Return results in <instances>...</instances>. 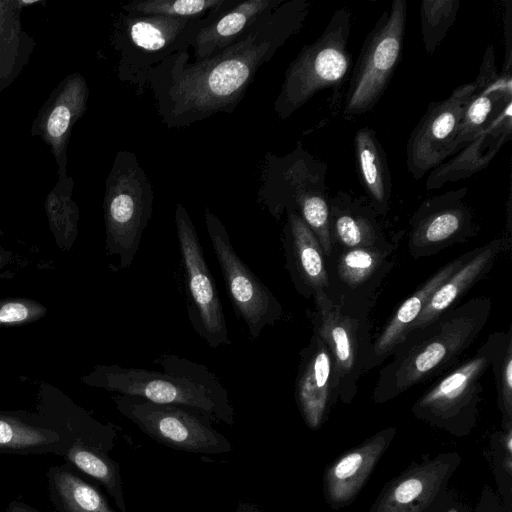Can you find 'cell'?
Segmentation results:
<instances>
[{"label": "cell", "mask_w": 512, "mask_h": 512, "mask_svg": "<svg viewBox=\"0 0 512 512\" xmlns=\"http://www.w3.org/2000/svg\"><path fill=\"white\" fill-rule=\"evenodd\" d=\"M284 0H225L210 11L198 29L191 48L201 61L230 46L242 37L265 13Z\"/></svg>", "instance_id": "cell-22"}, {"label": "cell", "mask_w": 512, "mask_h": 512, "mask_svg": "<svg viewBox=\"0 0 512 512\" xmlns=\"http://www.w3.org/2000/svg\"><path fill=\"white\" fill-rule=\"evenodd\" d=\"M338 398L336 376L329 348L316 334L302 350L295 381V399L305 424L321 427Z\"/></svg>", "instance_id": "cell-18"}, {"label": "cell", "mask_w": 512, "mask_h": 512, "mask_svg": "<svg viewBox=\"0 0 512 512\" xmlns=\"http://www.w3.org/2000/svg\"><path fill=\"white\" fill-rule=\"evenodd\" d=\"M353 147L356 172L365 197L379 215H384L389 209L392 194V178L385 150L370 127L356 131Z\"/></svg>", "instance_id": "cell-26"}, {"label": "cell", "mask_w": 512, "mask_h": 512, "mask_svg": "<svg viewBox=\"0 0 512 512\" xmlns=\"http://www.w3.org/2000/svg\"><path fill=\"white\" fill-rule=\"evenodd\" d=\"M204 18L120 14L111 37L118 53V79L134 86L137 95H142L149 71L176 52L191 48Z\"/></svg>", "instance_id": "cell-7"}, {"label": "cell", "mask_w": 512, "mask_h": 512, "mask_svg": "<svg viewBox=\"0 0 512 512\" xmlns=\"http://www.w3.org/2000/svg\"><path fill=\"white\" fill-rule=\"evenodd\" d=\"M315 333L330 350L336 376L338 397L349 402L355 395L356 382L363 366L368 364L364 346L363 323L343 305L332 300L326 291L314 293ZM367 341V340H365Z\"/></svg>", "instance_id": "cell-13"}, {"label": "cell", "mask_w": 512, "mask_h": 512, "mask_svg": "<svg viewBox=\"0 0 512 512\" xmlns=\"http://www.w3.org/2000/svg\"><path fill=\"white\" fill-rule=\"evenodd\" d=\"M512 135V100L503 104L485 129L450 160L430 171L427 190L473 176L484 170Z\"/></svg>", "instance_id": "cell-21"}, {"label": "cell", "mask_w": 512, "mask_h": 512, "mask_svg": "<svg viewBox=\"0 0 512 512\" xmlns=\"http://www.w3.org/2000/svg\"><path fill=\"white\" fill-rule=\"evenodd\" d=\"M460 0H423L420 27L425 52L432 55L454 24Z\"/></svg>", "instance_id": "cell-33"}, {"label": "cell", "mask_w": 512, "mask_h": 512, "mask_svg": "<svg viewBox=\"0 0 512 512\" xmlns=\"http://www.w3.org/2000/svg\"><path fill=\"white\" fill-rule=\"evenodd\" d=\"M204 220L232 306L256 340L266 326H273L282 317V305L239 257L227 228L208 208Z\"/></svg>", "instance_id": "cell-12"}, {"label": "cell", "mask_w": 512, "mask_h": 512, "mask_svg": "<svg viewBox=\"0 0 512 512\" xmlns=\"http://www.w3.org/2000/svg\"><path fill=\"white\" fill-rule=\"evenodd\" d=\"M489 310V300L473 299L408 333L381 371L375 401L386 402L453 365L482 330Z\"/></svg>", "instance_id": "cell-3"}, {"label": "cell", "mask_w": 512, "mask_h": 512, "mask_svg": "<svg viewBox=\"0 0 512 512\" xmlns=\"http://www.w3.org/2000/svg\"><path fill=\"white\" fill-rule=\"evenodd\" d=\"M501 339L496 337L495 350L491 362L496 376L497 387L500 397V407L505 420L511 425L512 417V345L511 337L508 338L504 350L500 356Z\"/></svg>", "instance_id": "cell-36"}, {"label": "cell", "mask_w": 512, "mask_h": 512, "mask_svg": "<svg viewBox=\"0 0 512 512\" xmlns=\"http://www.w3.org/2000/svg\"><path fill=\"white\" fill-rule=\"evenodd\" d=\"M394 435V427L382 430L327 466L323 476V493L331 508H342L356 498Z\"/></svg>", "instance_id": "cell-19"}, {"label": "cell", "mask_w": 512, "mask_h": 512, "mask_svg": "<svg viewBox=\"0 0 512 512\" xmlns=\"http://www.w3.org/2000/svg\"><path fill=\"white\" fill-rule=\"evenodd\" d=\"M151 182L134 152H117L105 181L106 251L118 269L129 268L153 211Z\"/></svg>", "instance_id": "cell-6"}, {"label": "cell", "mask_w": 512, "mask_h": 512, "mask_svg": "<svg viewBox=\"0 0 512 512\" xmlns=\"http://www.w3.org/2000/svg\"><path fill=\"white\" fill-rule=\"evenodd\" d=\"M331 243L345 248L383 246L379 215L365 196L339 191L328 198Z\"/></svg>", "instance_id": "cell-25"}, {"label": "cell", "mask_w": 512, "mask_h": 512, "mask_svg": "<svg viewBox=\"0 0 512 512\" xmlns=\"http://www.w3.org/2000/svg\"><path fill=\"white\" fill-rule=\"evenodd\" d=\"M156 363L161 371L117 364L100 366L90 381L119 395L185 406L211 420L234 424L235 412L229 392L204 364L167 354L158 357Z\"/></svg>", "instance_id": "cell-2"}, {"label": "cell", "mask_w": 512, "mask_h": 512, "mask_svg": "<svg viewBox=\"0 0 512 512\" xmlns=\"http://www.w3.org/2000/svg\"><path fill=\"white\" fill-rule=\"evenodd\" d=\"M89 88L78 72L68 74L49 95L31 125V135L50 148L58 179L67 176V147L74 124L87 110Z\"/></svg>", "instance_id": "cell-16"}, {"label": "cell", "mask_w": 512, "mask_h": 512, "mask_svg": "<svg viewBox=\"0 0 512 512\" xmlns=\"http://www.w3.org/2000/svg\"><path fill=\"white\" fill-rule=\"evenodd\" d=\"M473 82L475 90L463 110L452 143L453 154L475 139L500 107L512 100V74L498 72L492 45L486 47L479 73Z\"/></svg>", "instance_id": "cell-20"}, {"label": "cell", "mask_w": 512, "mask_h": 512, "mask_svg": "<svg viewBox=\"0 0 512 512\" xmlns=\"http://www.w3.org/2000/svg\"><path fill=\"white\" fill-rule=\"evenodd\" d=\"M236 512H262L257 507L249 503H241Z\"/></svg>", "instance_id": "cell-40"}, {"label": "cell", "mask_w": 512, "mask_h": 512, "mask_svg": "<svg viewBox=\"0 0 512 512\" xmlns=\"http://www.w3.org/2000/svg\"><path fill=\"white\" fill-rule=\"evenodd\" d=\"M467 192L460 187L425 199L411 219L410 245L430 248L471 235L475 222Z\"/></svg>", "instance_id": "cell-17"}, {"label": "cell", "mask_w": 512, "mask_h": 512, "mask_svg": "<svg viewBox=\"0 0 512 512\" xmlns=\"http://www.w3.org/2000/svg\"><path fill=\"white\" fill-rule=\"evenodd\" d=\"M175 224L184 271L188 319L194 331L210 348L230 345L223 306L213 275L195 226L181 203L175 207Z\"/></svg>", "instance_id": "cell-11"}, {"label": "cell", "mask_w": 512, "mask_h": 512, "mask_svg": "<svg viewBox=\"0 0 512 512\" xmlns=\"http://www.w3.org/2000/svg\"><path fill=\"white\" fill-rule=\"evenodd\" d=\"M495 345L496 339L489 340L419 398L412 408L415 417L455 436L469 434L476 423L481 379L491 366Z\"/></svg>", "instance_id": "cell-10"}, {"label": "cell", "mask_w": 512, "mask_h": 512, "mask_svg": "<svg viewBox=\"0 0 512 512\" xmlns=\"http://www.w3.org/2000/svg\"><path fill=\"white\" fill-rule=\"evenodd\" d=\"M448 512H458V510L455 508H451Z\"/></svg>", "instance_id": "cell-42"}, {"label": "cell", "mask_w": 512, "mask_h": 512, "mask_svg": "<svg viewBox=\"0 0 512 512\" xmlns=\"http://www.w3.org/2000/svg\"><path fill=\"white\" fill-rule=\"evenodd\" d=\"M31 3L0 0V93L18 77L34 50L35 42L21 24V12Z\"/></svg>", "instance_id": "cell-28"}, {"label": "cell", "mask_w": 512, "mask_h": 512, "mask_svg": "<svg viewBox=\"0 0 512 512\" xmlns=\"http://www.w3.org/2000/svg\"><path fill=\"white\" fill-rule=\"evenodd\" d=\"M285 212L283 246L287 269L295 287L304 295L326 291L329 280L317 238L295 210Z\"/></svg>", "instance_id": "cell-24"}, {"label": "cell", "mask_w": 512, "mask_h": 512, "mask_svg": "<svg viewBox=\"0 0 512 512\" xmlns=\"http://www.w3.org/2000/svg\"><path fill=\"white\" fill-rule=\"evenodd\" d=\"M73 468L85 473L100 483L114 500L121 512H127L123 482L118 462L93 446L73 441L63 457Z\"/></svg>", "instance_id": "cell-31"}, {"label": "cell", "mask_w": 512, "mask_h": 512, "mask_svg": "<svg viewBox=\"0 0 512 512\" xmlns=\"http://www.w3.org/2000/svg\"><path fill=\"white\" fill-rule=\"evenodd\" d=\"M74 180L70 176L58 179L45 200L50 230L59 246L69 248L78 233L79 208L73 199Z\"/></svg>", "instance_id": "cell-32"}, {"label": "cell", "mask_w": 512, "mask_h": 512, "mask_svg": "<svg viewBox=\"0 0 512 512\" xmlns=\"http://www.w3.org/2000/svg\"><path fill=\"white\" fill-rule=\"evenodd\" d=\"M380 246L352 248L344 252L337 263L339 278L350 288L365 283L380 267L384 252Z\"/></svg>", "instance_id": "cell-35"}, {"label": "cell", "mask_w": 512, "mask_h": 512, "mask_svg": "<svg viewBox=\"0 0 512 512\" xmlns=\"http://www.w3.org/2000/svg\"><path fill=\"white\" fill-rule=\"evenodd\" d=\"M459 463L452 452L412 465L383 487L368 512H432Z\"/></svg>", "instance_id": "cell-15"}, {"label": "cell", "mask_w": 512, "mask_h": 512, "mask_svg": "<svg viewBox=\"0 0 512 512\" xmlns=\"http://www.w3.org/2000/svg\"><path fill=\"white\" fill-rule=\"evenodd\" d=\"M115 404L144 434L172 449L199 454H224L232 450L230 441L213 427L212 420L197 410L119 394Z\"/></svg>", "instance_id": "cell-9"}, {"label": "cell", "mask_w": 512, "mask_h": 512, "mask_svg": "<svg viewBox=\"0 0 512 512\" xmlns=\"http://www.w3.org/2000/svg\"><path fill=\"white\" fill-rule=\"evenodd\" d=\"M308 0H284L262 15L236 42L190 62L181 50L152 68L146 89L167 128H185L218 113H232L257 71L304 26Z\"/></svg>", "instance_id": "cell-1"}, {"label": "cell", "mask_w": 512, "mask_h": 512, "mask_svg": "<svg viewBox=\"0 0 512 512\" xmlns=\"http://www.w3.org/2000/svg\"><path fill=\"white\" fill-rule=\"evenodd\" d=\"M73 441L71 434L52 419L0 412V453L64 457Z\"/></svg>", "instance_id": "cell-23"}, {"label": "cell", "mask_w": 512, "mask_h": 512, "mask_svg": "<svg viewBox=\"0 0 512 512\" xmlns=\"http://www.w3.org/2000/svg\"><path fill=\"white\" fill-rule=\"evenodd\" d=\"M502 246L501 239L494 240L473 253L436 291L432 294L409 332L422 329L446 312L476 281L491 267Z\"/></svg>", "instance_id": "cell-27"}, {"label": "cell", "mask_w": 512, "mask_h": 512, "mask_svg": "<svg viewBox=\"0 0 512 512\" xmlns=\"http://www.w3.org/2000/svg\"><path fill=\"white\" fill-rule=\"evenodd\" d=\"M474 90V82L465 83L454 88L444 100L429 104L406 145V165L414 179H422L453 154L452 143Z\"/></svg>", "instance_id": "cell-14"}, {"label": "cell", "mask_w": 512, "mask_h": 512, "mask_svg": "<svg viewBox=\"0 0 512 512\" xmlns=\"http://www.w3.org/2000/svg\"><path fill=\"white\" fill-rule=\"evenodd\" d=\"M225 0H144L122 6L124 13L170 18H203Z\"/></svg>", "instance_id": "cell-34"}, {"label": "cell", "mask_w": 512, "mask_h": 512, "mask_svg": "<svg viewBox=\"0 0 512 512\" xmlns=\"http://www.w3.org/2000/svg\"><path fill=\"white\" fill-rule=\"evenodd\" d=\"M46 477L49 499L58 512H116L67 462L48 468Z\"/></svg>", "instance_id": "cell-29"}, {"label": "cell", "mask_w": 512, "mask_h": 512, "mask_svg": "<svg viewBox=\"0 0 512 512\" xmlns=\"http://www.w3.org/2000/svg\"><path fill=\"white\" fill-rule=\"evenodd\" d=\"M4 512H41L34 507L30 506L29 504L20 501V500H14L11 501Z\"/></svg>", "instance_id": "cell-39"}, {"label": "cell", "mask_w": 512, "mask_h": 512, "mask_svg": "<svg viewBox=\"0 0 512 512\" xmlns=\"http://www.w3.org/2000/svg\"><path fill=\"white\" fill-rule=\"evenodd\" d=\"M8 261V254L0 247V266Z\"/></svg>", "instance_id": "cell-41"}, {"label": "cell", "mask_w": 512, "mask_h": 512, "mask_svg": "<svg viewBox=\"0 0 512 512\" xmlns=\"http://www.w3.org/2000/svg\"><path fill=\"white\" fill-rule=\"evenodd\" d=\"M327 171V163L311 154L301 141L285 155L267 152L261 164L257 201L276 220L286 210H295L314 233L323 253L330 256Z\"/></svg>", "instance_id": "cell-4"}, {"label": "cell", "mask_w": 512, "mask_h": 512, "mask_svg": "<svg viewBox=\"0 0 512 512\" xmlns=\"http://www.w3.org/2000/svg\"><path fill=\"white\" fill-rule=\"evenodd\" d=\"M505 57L502 72L512 74V1L506 2L504 13Z\"/></svg>", "instance_id": "cell-38"}, {"label": "cell", "mask_w": 512, "mask_h": 512, "mask_svg": "<svg viewBox=\"0 0 512 512\" xmlns=\"http://www.w3.org/2000/svg\"><path fill=\"white\" fill-rule=\"evenodd\" d=\"M466 257L447 264L400 305L372 347L373 358L387 355L404 340L432 294L466 261Z\"/></svg>", "instance_id": "cell-30"}, {"label": "cell", "mask_w": 512, "mask_h": 512, "mask_svg": "<svg viewBox=\"0 0 512 512\" xmlns=\"http://www.w3.org/2000/svg\"><path fill=\"white\" fill-rule=\"evenodd\" d=\"M46 313L47 308L33 299H0V327L26 325L39 320Z\"/></svg>", "instance_id": "cell-37"}, {"label": "cell", "mask_w": 512, "mask_h": 512, "mask_svg": "<svg viewBox=\"0 0 512 512\" xmlns=\"http://www.w3.org/2000/svg\"><path fill=\"white\" fill-rule=\"evenodd\" d=\"M406 22L407 1L394 0L366 36L344 90V119L370 112L384 95L402 58Z\"/></svg>", "instance_id": "cell-8"}, {"label": "cell", "mask_w": 512, "mask_h": 512, "mask_svg": "<svg viewBox=\"0 0 512 512\" xmlns=\"http://www.w3.org/2000/svg\"><path fill=\"white\" fill-rule=\"evenodd\" d=\"M352 28V12L337 9L322 34L304 45L285 71L283 83L274 102L280 120H286L318 92L331 88L330 110L338 113L351 73L348 40Z\"/></svg>", "instance_id": "cell-5"}]
</instances>
